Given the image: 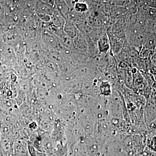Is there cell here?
I'll list each match as a JSON object with an SVG mask.
<instances>
[{
	"label": "cell",
	"instance_id": "6da1fadb",
	"mask_svg": "<svg viewBox=\"0 0 156 156\" xmlns=\"http://www.w3.org/2000/svg\"><path fill=\"white\" fill-rule=\"evenodd\" d=\"M97 47L98 52L100 54H105L108 53L110 49V41L108 34H103L97 41Z\"/></svg>",
	"mask_w": 156,
	"mask_h": 156
},
{
	"label": "cell",
	"instance_id": "7a4b0ae2",
	"mask_svg": "<svg viewBox=\"0 0 156 156\" xmlns=\"http://www.w3.org/2000/svg\"><path fill=\"white\" fill-rule=\"evenodd\" d=\"M74 47L78 50L82 51H86L88 50L89 44L85 37L79 31L76 37L74 38Z\"/></svg>",
	"mask_w": 156,
	"mask_h": 156
},
{
	"label": "cell",
	"instance_id": "3957f363",
	"mask_svg": "<svg viewBox=\"0 0 156 156\" xmlns=\"http://www.w3.org/2000/svg\"><path fill=\"white\" fill-rule=\"evenodd\" d=\"M65 33L71 38H74L79 32L78 29L71 22H66L64 25Z\"/></svg>",
	"mask_w": 156,
	"mask_h": 156
},
{
	"label": "cell",
	"instance_id": "277c9868",
	"mask_svg": "<svg viewBox=\"0 0 156 156\" xmlns=\"http://www.w3.org/2000/svg\"><path fill=\"white\" fill-rule=\"evenodd\" d=\"M75 9L77 12L84 14L89 10V5L84 2H78L76 4Z\"/></svg>",
	"mask_w": 156,
	"mask_h": 156
}]
</instances>
